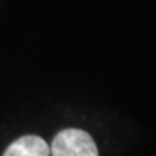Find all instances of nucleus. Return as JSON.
Returning a JSON list of instances; mask_svg holds the SVG:
<instances>
[{
	"label": "nucleus",
	"mask_w": 156,
	"mask_h": 156,
	"mask_svg": "<svg viewBox=\"0 0 156 156\" xmlns=\"http://www.w3.org/2000/svg\"><path fill=\"white\" fill-rule=\"evenodd\" d=\"M50 150L52 156H99L94 139L80 129L60 131L53 138Z\"/></svg>",
	"instance_id": "nucleus-1"
},
{
	"label": "nucleus",
	"mask_w": 156,
	"mask_h": 156,
	"mask_svg": "<svg viewBox=\"0 0 156 156\" xmlns=\"http://www.w3.org/2000/svg\"><path fill=\"white\" fill-rule=\"evenodd\" d=\"M51 150L41 136L25 135L8 146L3 156H50Z\"/></svg>",
	"instance_id": "nucleus-2"
}]
</instances>
